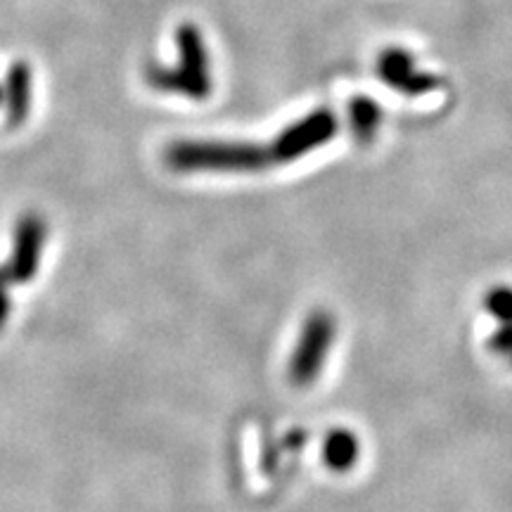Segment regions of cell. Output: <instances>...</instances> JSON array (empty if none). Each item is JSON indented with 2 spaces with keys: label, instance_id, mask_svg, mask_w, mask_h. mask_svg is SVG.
Returning <instances> with one entry per match:
<instances>
[{
  "label": "cell",
  "instance_id": "30bf717a",
  "mask_svg": "<svg viewBox=\"0 0 512 512\" xmlns=\"http://www.w3.org/2000/svg\"><path fill=\"white\" fill-rule=\"evenodd\" d=\"M486 311L491 316H496L503 323H510L512 320V287H494L489 294H486Z\"/></svg>",
  "mask_w": 512,
  "mask_h": 512
},
{
  "label": "cell",
  "instance_id": "4fadbf2b",
  "mask_svg": "<svg viewBox=\"0 0 512 512\" xmlns=\"http://www.w3.org/2000/svg\"><path fill=\"white\" fill-rule=\"evenodd\" d=\"M0 100H3V91H0Z\"/></svg>",
  "mask_w": 512,
  "mask_h": 512
},
{
  "label": "cell",
  "instance_id": "277c9868",
  "mask_svg": "<svg viewBox=\"0 0 512 512\" xmlns=\"http://www.w3.org/2000/svg\"><path fill=\"white\" fill-rule=\"evenodd\" d=\"M335 136L337 117L332 114V110H328V107L313 110L311 114H306V117L283 128V131L273 138L271 152L275 164L297 162V159L311 155L318 147L328 145Z\"/></svg>",
  "mask_w": 512,
  "mask_h": 512
},
{
  "label": "cell",
  "instance_id": "9c48e42d",
  "mask_svg": "<svg viewBox=\"0 0 512 512\" xmlns=\"http://www.w3.org/2000/svg\"><path fill=\"white\" fill-rule=\"evenodd\" d=\"M325 460L335 470H349L358 460V439L347 430L332 432L325 441Z\"/></svg>",
  "mask_w": 512,
  "mask_h": 512
},
{
  "label": "cell",
  "instance_id": "52a82bcc",
  "mask_svg": "<svg viewBox=\"0 0 512 512\" xmlns=\"http://www.w3.org/2000/svg\"><path fill=\"white\" fill-rule=\"evenodd\" d=\"M3 100L8 107V124L22 126L31 107V72L24 62L12 64L8 81H5Z\"/></svg>",
  "mask_w": 512,
  "mask_h": 512
},
{
  "label": "cell",
  "instance_id": "8fae6325",
  "mask_svg": "<svg viewBox=\"0 0 512 512\" xmlns=\"http://www.w3.org/2000/svg\"><path fill=\"white\" fill-rule=\"evenodd\" d=\"M491 347H494L498 356L508 358L512 363V320L510 323H503V328L491 337Z\"/></svg>",
  "mask_w": 512,
  "mask_h": 512
},
{
  "label": "cell",
  "instance_id": "ba28073f",
  "mask_svg": "<svg viewBox=\"0 0 512 512\" xmlns=\"http://www.w3.org/2000/svg\"><path fill=\"white\" fill-rule=\"evenodd\" d=\"M349 126L358 143H370L382 126V107L368 95H356L349 102Z\"/></svg>",
  "mask_w": 512,
  "mask_h": 512
},
{
  "label": "cell",
  "instance_id": "6da1fadb",
  "mask_svg": "<svg viewBox=\"0 0 512 512\" xmlns=\"http://www.w3.org/2000/svg\"><path fill=\"white\" fill-rule=\"evenodd\" d=\"M174 171H219V174H259L275 164L271 145L235 140H178L166 150Z\"/></svg>",
  "mask_w": 512,
  "mask_h": 512
},
{
  "label": "cell",
  "instance_id": "7c38bea8",
  "mask_svg": "<svg viewBox=\"0 0 512 512\" xmlns=\"http://www.w3.org/2000/svg\"><path fill=\"white\" fill-rule=\"evenodd\" d=\"M8 309H10V299H8V294H5V275H3V271H0V328H3L5 316H8Z\"/></svg>",
  "mask_w": 512,
  "mask_h": 512
},
{
  "label": "cell",
  "instance_id": "8992f818",
  "mask_svg": "<svg viewBox=\"0 0 512 512\" xmlns=\"http://www.w3.org/2000/svg\"><path fill=\"white\" fill-rule=\"evenodd\" d=\"M43 242H46V223L38 216H24L15 233L12 259L8 261V266L0 268L5 278L12 275L15 280H29L36 273L38 261H41Z\"/></svg>",
  "mask_w": 512,
  "mask_h": 512
},
{
  "label": "cell",
  "instance_id": "3957f363",
  "mask_svg": "<svg viewBox=\"0 0 512 512\" xmlns=\"http://www.w3.org/2000/svg\"><path fill=\"white\" fill-rule=\"evenodd\" d=\"M335 332V318L328 311H316L306 320L290 363V380L297 387H311L316 382L335 342Z\"/></svg>",
  "mask_w": 512,
  "mask_h": 512
},
{
  "label": "cell",
  "instance_id": "7a4b0ae2",
  "mask_svg": "<svg viewBox=\"0 0 512 512\" xmlns=\"http://www.w3.org/2000/svg\"><path fill=\"white\" fill-rule=\"evenodd\" d=\"M178 64L176 67H159L150 64L145 69L147 83L162 93H181L190 100H207L214 88L211 81V60L204 46L202 31L192 24H183L176 31Z\"/></svg>",
  "mask_w": 512,
  "mask_h": 512
},
{
  "label": "cell",
  "instance_id": "5b68a950",
  "mask_svg": "<svg viewBox=\"0 0 512 512\" xmlns=\"http://www.w3.org/2000/svg\"><path fill=\"white\" fill-rule=\"evenodd\" d=\"M377 79L387 83L389 88L399 91L408 98H422V95L439 91L441 81L439 74L425 72L418 67L415 57L406 48H384L377 55Z\"/></svg>",
  "mask_w": 512,
  "mask_h": 512
}]
</instances>
